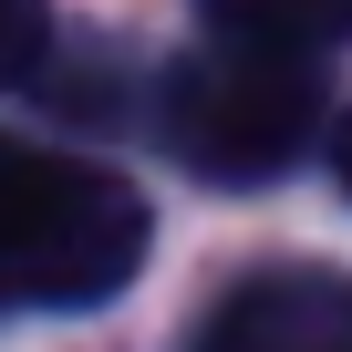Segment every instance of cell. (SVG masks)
I'll use <instances>...</instances> for the list:
<instances>
[{
  "label": "cell",
  "instance_id": "6da1fadb",
  "mask_svg": "<svg viewBox=\"0 0 352 352\" xmlns=\"http://www.w3.org/2000/svg\"><path fill=\"white\" fill-rule=\"evenodd\" d=\"M145 270V197L114 166L0 135V311H94Z\"/></svg>",
  "mask_w": 352,
  "mask_h": 352
},
{
  "label": "cell",
  "instance_id": "7a4b0ae2",
  "mask_svg": "<svg viewBox=\"0 0 352 352\" xmlns=\"http://www.w3.org/2000/svg\"><path fill=\"white\" fill-rule=\"evenodd\" d=\"M166 145L218 187H270L321 135V63L311 52H259V42H208L166 73L155 94Z\"/></svg>",
  "mask_w": 352,
  "mask_h": 352
},
{
  "label": "cell",
  "instance_id": "3957f363",
  "mask_svg": "<svg viewBox=\"0 0 352 352\" xmlns=\"http://www.w3.org/2000/svg\"><path fill=\"white\" fill-rule=\"evenodd\" d=\"M187 352H352V270L331 259H280V270H249Z\"/></svg>",
  "mask_w": 352,
  "mask_h": 352
},
{
  "label": "cell",
  "instance_id": "277c9868",
  "mask_svg": "<svg viewBox=\"0 0 352 352\" xmlns=\"http://www.w3.org/2000/svg\"><path fill=\"white\" fill-rule=\"evenodd\" d=\"M208 32L218 42H259V52H331L352 42V0H208Z\"/></svg>",
  "mask_w": 352,
  "mask_h": 352
},
{
  "label": "cell",
  "instance_id": "5b68a950",
  "mask_svg": "<svg viewBox=\"0 0 352 352\" xmlns=\"http://www.w3.org/2000/svg\"><path fill=\"white\" fill-rule=\"evenodd\" d=\"M52 42V0H0V83H21Z\"/></svg>",
  "mask_w": 352,
  "mask_h": 352
},
{
  "label": "cell",
  "instance_id": "8992f818",
  "mask_svg": "<svg viewBox=\"0 0 352 352\" xmlns=\"http://www.w3.org/2000/svg\"><path fill=\"white\" fill-rule=\"evenodd\" d=\"M331 176L352 187V114H342V135H331Z\"/></svg>",
  "mask_w": 352,
  "mask_h": 352
}]
</instances>
